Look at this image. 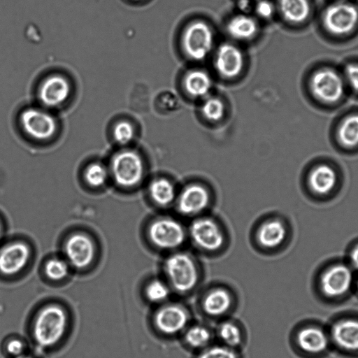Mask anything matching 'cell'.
Listing matches in <instances>:
<instances>
[{"instance_id":"obj_20","label":"cell","mask_w":358,"mask_h":358,"mask_svg":"<svg viewBox=\"0 0 358 358\" xmlns=\"http://www.w3.org/2000/svg\"><path fill=\"white\" fill-rule=\"evenodd\" d=\"M148 193L152 201L160 207L171 205L177 197L173 182L164 177L153 179L149 185Z\"/></svg>"},{"instance_id":"obj_26","label":"cell","mask_w":358,"mask_h":358,"mask_svg":"<svg viewBox=\"0 0 358 358\" xmlns=\"http://www.w3.org/2000/svg\"><path fill=\"white\" fill-rule=\"evenodd\" d=\"M228 33L237 39L252 38L258 31V25L254 18L245 15L232 17L227 24Z\"/></svg>"},{"instance_id":"obj_1","label":"cell","mask_w":358,"mask_h":358,"mask_svg":"<svg viewBox=\"0 0 358 358\" xmlns=\"http://www.w3.org/2000/svg\"><path fill=\"white\" fill-rule=\"evenodd\" d=\"M70 324L69 313L57 301H50L38 308L31 320V336L40 348L53 349L63 341Z\"/></svg>"},{"instance_id":"obj_3","label":"cell","mask_w":358,"mask_h":358,"mask_svg":"<svg viewBox=\"0 0 358 358\" xmlns=\"http://www.w3.org/2000/svg\"><path fill=\"white\" fill-rule=\"evenodd\" d=\"M148 235L150 242L160 250H173L180 247L186 238V231L177 220L159 217L150 224Z\"/></svg>"},{"instance_id":"obj_13","label":"cell","mask_w":358,"mask_h":358,"mask_svg":"<svg viewBox=\"0 0 358 358\" xmlns=\"http://www.w3.org/2000/svg\"><path fill=\"white\" fill-rule=\"evenodd\" d=\"M215 66L223 77L232 78L238 76L244 66L242 51L231 43L221 45L215 54Z\"/></svg>"},{"instance_id":"obj_5","label":"cell","mask_w":358,"mask_h":358,"mask_svg":"<svg viewBox=\"0 0 358 358\" xmlns=\"http://www.w3.org/2000/svg\"><path fill=\"white\" fill-rule=\"evenodd\" d=\"M214 35L210 26L203 21H194L185 29L182 45L185 54L192 59L200 61L212 50Z\"/></svg>"},{"instance_id":"obj_32","label":"cell","mask_w":358,"mask_h":358,"mask_svg":"<svg viewBox=\"0 0 358 358\" xmlns=\"http://www.w3.org/2000/svg\"><path fill=\"white\" fill-rule=\"evenodd\" d=\"M45 271L50 279L57 281L67 276L69 273V266L67 263L62 259H52L47 262Z\"/></svg>"},{"instance_id":"obj_8","label":"cell","mask_w":358,"mask_h":358,"mask_svg":"<svg viewBox=\"0 0 358 358\" xmlns=\"http://www.w3.org/2000/svg\"><path fill=\"white\" fill-rule=\"evenodd\" d=\"M322 22L329 33L343 36L356 27L358 23V10L348 2H336L325 9Z\"/></svg>"},{"instance_id":"obj_16","label":"cell","mask_w":358,"mask_h":358,"mask_svg":"<svg viewBox=\"0 0 358 358\" xmlns=\"http://www.w3.org/2000/svg\"><path fill=\"white\" fill-rule=\"evenodd\" d=\"M352 280L350 269L345 265L336 264L322 275L321 287L323 292L329 296H338L346 293Z\"/></svg>"},{"instance_id":"obj_35","label":"cell","mask_w":358,"mask_h":358,"mask_svg":"<svg viewBox=\"0 0 358 358\" xmlns=\"http://www.w3.org/2000/svg\"><path fill=\"white\" fill-rule=\"evenodd\" d=\"M5 350L9 357L12 358L28 352L25 340L20 337L10 338L6 343Z\"/></svg>"},{"instance_id":"obj_17","label":"cell","mask_w":358,"mask_h":358,"mask_svg":"<svg viewBox=\"0 0 358 358\" xmlns=\"http://www.w3.org/2000/svg\"><path fill=\"white\" fill-rule=\"evenodd\" d=\"M29 256L30 250L24 243L15 242L5 246L0 251V272L7 275L20 272Z\"/></svg>"},{"instance_id":"obj_23","label":"cell","mask_w":358,"mask_h":358,"mask_svg":"<svg viewBox=\"0 0 358 358\" xmlns=\"http://www.w3.org/2000/svg\"><path fill=\"white\" fill-rule=\"evenodd\" d=\"M183 84L190 96L200 98L208 94L212 87V80L207 72L201 69H194L185 75Z\"/></svg>"},{"instance_id":"obj_18","label":"cell","mask_w":358,"mask_h":358,"mask_svg":"<svg viewBox=\"0 0 358 358\" xmlns=\"http://www.w3.org/2000/svg\"><path fill=\"white\" fill-rule=\"evenodd\" d=\"M285 236V227L277 219H270L262 222L256 233L257 243L266 249L279 246L284 241Z\"/></svg>"},{"instance_id":"obj_12","label":"cell","mask_w":358,"mask_h":358,"mask_svg":"<svg viewBox=\"0 0 358 358\" xmlns=\"http://www.w3.org/2000/svg\"><path fill=\"white\" fill-rule=\"evenodd\" d=\"M234 301L231 291L224 287L217 286L209 289L203 294L201 300V308L206 315L217 318L231 311Z\"/></svg>"},{"instance_id":"obj_4","label":"cell","mask_w":358,"mask_h":358,"mask_svg":"<svg viewBox=\"0 0 358 358\" xmlns=\"http://www.w3.org/2000/svg\"><path fill=\"white\" fill-rule=\"evenodd\" d=\"M190 315L182 304L176 302H166L156 309L152 323L160 334L174 336L184 332L189 325Z\"/></svg>"},{"instance_id":"obj_42","label":"cell","mask_w":358,"mask_h":358,"mask_svg":"<svg viewBox=\"0 0 358 358\" xmlns=\"http://www.w3.org/2000/svg\"><path fill=\"white\" fill-rule=\"evenodd\" d=\"M357 287H358V282H357Z\"/></svg>"},{"instance_id":"obj_36","label":"cell","mask_w":358,"mask_h":358,"mask_svg":"<svg viewBox=\"0 0 358 358\" xmlns=\"http://www.w3.org/2000/svg\"><path fill=\"white\" fill-rule=\"evenodd\" d=\"M345 77L349 85L358 92V64L352 63L345 69Z\"/></svg>"},{"instance_id":"obj_2","label":"cell","mask_w":358,"mask_h":358,"mask_svg":"<svg viewBox=\"0 0 358 358\" xmlns=\"http://www.w3.org/2000/svg\"><path fill=\"white\" fill-rule=\"evenodd\" d=\"M166 282L172 291L186 294L193 291L199 281V272L194 258L186 252H173L164 262Z\"/></svg>"},{"instance_id":"obj_28","label":"cell","mask_w":358,"mask_h":358,"mask_svg":"<svg viewBox=\"0 0 358 358\" xmlns=\"http://www.w3.org/2000/svg\"><path fill=\"white\" fill-rule=\"evenodd\" d=\"M171 292L173 291L166 280L154 278L145 285L144 295L148 302L161 305L167 302Z\"/></svg>"},{"instance_id":"obj_27","label":"cell","mask_w":358,"mask_h":358,"mask_svg":"<svg viewBox=\"0 0 358 358\" xmlns=\"http://www.w3.org/2000/svg\"><path fill=\"white\" fill-rule=\"evenodd\" d=\"M216 335L222 344L236 350L243 343V331L233 320H228L220 322L216 329Z\"/></svg>"},{"instance_id":"obj_34","label":"cell","mask_w":358,"mask_h":358,"mask_svg":"<svg viewBox=\"0 0 358 358\" xmlns=\"http://www.w3.org/2000/svg\"><path fill=\"white\" fill-rule=\"evenodd\" d=\"M134 135L132 124L126 120H121L115 124L113 128V136L116 142L120 144L129 143Z\"/></svg>"},{"instance_id":"obj_14","label":"cell","mask_w":358,"mask_h":358,"mask_svg":"<svg viewBox=\"0 0 358 358\" xmlns=\"http://www.w3.org/2000/svg\"><path fill=\"white\" fill-rule=\"evenodd\" d=\"M71 85L66 78L53 74L45 78L38 89V96L42 103L48 106H57L69 97Z\"/></svg>"},{"instance_id":"obj_38","label":"cell","mask_w":358,"mask_h":358,"mask_svg":"<svg viewBox=\"0 0 358 358\" xmlns=\"http://www.w3.org/2000/svg\"><path fill=\"white\" fill-rule=\"evenodd\" d=\"M350 258L353 266L358 269V245L353 249Z\"/></svg>"},{"instance_id":"obj_15","label":"cell","mask_w":358,"mask_h":358,"mask_svg":"<svg viewBox=\"0 0 358 358\" xmlns=\"http://www.w3.org/2000/svg\"><path fill=\"white\" fill-rule=\"evenodd\" d=\"M65 253L69 262L74 267L85 268L93 259L94 244L87 236L83 234H75L66 241Z\"/></svg>"},{"instance_id":"obj_37","label":"cell","mask_w":358,"mask_h":358,"mask_svg":"<svg viewBox=\"0 0 358 358\" xmlns=\"http://www.w3.org/2000/svg\"><path fill=\"white\" fill-rule=\"evenodd\" d=\"M256 11L259 16L268 18L272 16L274 12V7L269 1L262 0L257 4Z\"/></svg>"},{"instance_id":"obj_9","label":"cell","mask_w":358,"mask_h":358,"mask_svg":"<svg viewBox=\"0 0 358 358\" xmlns=\"http://www.w3.org/2000/svg\"><path fill=\"white\" fill-rule=\"evenodd\" d=\"M189 236L197 248L206 252L220 250L224 242L220 226L208 217H197L191 223Z\"/></svg>"},{"instance_id":"obj_29","label":"cell","mask_w":358,"mask_h":358,"mask_svg":"<svg viewBox=\"0 0 358 358\" xmlns=\"http://www.w3.org/2000/svg\"><path fill=\"white\" fill-rule=\"evenodd\" d=\"M338 137L345 147L352 148L358 145V113L348 115L342 121Z\"/></svg>"},{"instance_id":"obj_31","label":"cell","mask_w":358,"mask_h":358,"mask_svg":"<svg viewBox=\"0 0 358 358\" xmlns=\"http://www.w3.org/2000/svg\"><path fill=\"white\" fill-rule=\"evenodd\" d=\"M201 111L207 120L213 122L218 121L224 114V105L220 99L210 97L203 102Z\"/></svg>"},{"instance_id":"obj_6","label":"cell","mask_w":358,"mask_h":358,"mask_svg":"<svg viewBox=\"0 0 358 358\" xmlns=\"http://www.w3.org/2000/svg\"><path fill=\"white\" fill-rule=\"evenodd\" d=\"M112 172L116 182L124 187L138 184L144 174L141 157L133 150L117 152L112 160Z\"/></svg>"},{"instance_id":"obj_7","label":"cell","mask_w":358,"mask_h":358,"mask_svg":"<svg viewBox=\"0 0 358 358\" xmlns=\"http://www.w3.org/2000/svg\"><path fill=\"white\" fill-rule=\"evenodd\" d=\"M310 87L313 96L325 103L338 102L343 97L345 91L343 78L329 68L315 71L310 78Z\"/></svg>"},{"instance_id":"obj_22","label":"cell","mask_w":358,"mask_h":358,"mask_svg":"<svg viewBox=\"0 0 358 358\" xmlns=\"http://www.w3.org/2000/svg\"><path fill=\"white\" fill-rule=\"evenodd\" d=\"M297 343L302 350L308 352L317 353L327 348L328 338L322 329L307 327L298 334Z\"/></svg>"},{"instance_id":"obj_21","label":"cell","mask_w":358,"mask_h":358,"mask_svg":"<svg viewBox=\"0 0 358 358\" xmlns=\"http://www.w3.org/2000/svg\"><path fill=\"white\" fill-rule=\"evenodd\" d=\"M312 190L319 194L331 191L336 182L334 170L327 164H321L313 169L308 178Z\"/></svg>"},{"instance_id":"obj_24","label":"cell","mask_w":358,"mask_h":358,"mask_svg":"<svg viewBox=\"0 0 358 358\" xmlns=\"http://www.w3.org/2000/svg\"><path fill=\"white\" fill-rule=\"evenodd\" d=\"M283 18L291 23L299 24L309 16L310 6L308 0H278Z\"/></svg>"},{"instance_id":"obj_11","label":"cell","mask_w":358,"mask_h":358,"mask_svg":"<svg viewBox=\"0 0 358 358\" xmlns=\"http://www.w3.org/2000/svg\"><path fill=\"white\" fill-rule=\"evenodd\" d=\"M176 200L180 213L193 216L206 209L210 201V194L204 185L191 183L181 190Z\"/></svg>"},{"instance_id":"obj_25","label":"cell","mask_w":358,"mask_h":358,"mask_svg":"<svg viewBox=\"0 0 358 358\" xmlns=\"http://www.w3.org/2000/svg\"><path fill=\"white\" fill-rule=\"evenodd\" d=\"M213 338L210 329L201 324L189 325L183 332L185 343L189 348L199 351L211 345Z\"/></svg>"},{"instance_id":"obj_40","label":"cell","mask_w":358,"mask_h":358,"mask_svg":"<svg viewBox=\"0 0 358 358\" xmlns=\"http://www.w3.org/2000/svg\"><path fill=\"white\" fill-rule=\"evenodd\" d=\"M1 229H1V224H0V235H1Z\"/></svg>"},{"instance_id":"obj_41","label":"cell","mask_w":358,"mask_h":358,"mask_svg":"<svg viewBox=\"0 0 358 358\" xmlns=\"http://www.w3.org/2000/svg\"><path fill=\"white\" fill-rule=\"evenodd\" d=\"M130 1H141V0H130Z\"/></svg>"},{"instance_id":"obj_39","label":"cell","mask_w":358,"mask_h":358,"mask_svg":"<svg viewBox=\"0 0 358 358\" xmlns=\"http://www.w3.org/2000/svg\"><path fill=\"white\" fill-rule=\"evenodd\" d=\"M15 358H36V357L35 356H34V355H31V354L27 352V353L22 355H20L19 357H17Z\"/></svg>"},{"instance_id":"obj_10","label":"cell","mask_w":358,"mask_h":358,"mask_svg":"<svg viewBox=\"0 0 358 358\" xmlns=\"http://www.w3.org/2000/svg\"><path fill=\"white\" fill-rule=\"evenodd\" d=\"M20 122L25 133L37 140L50 138L57 128L56 121L50 113L34 108L22 113Z\"/></svg>"},{"instance_id":"obj_33","label":"cell","mask_w":358,"mask_h":358,"mask_svg":"<svg viewBox=\"0 0 358 358\" xmlns=\"http://www.w3.org/2000/svg\"><path fill=\"white\" fill-rule=\"evenodd\" d=\"M85 177L90 185L99 187L105 182L107 178V171L102 164L92 163L86 169Z\"/></svg>"},{"instance_id":"obj_19","label":"cell","mask_w":358,"mask_h":358,"mask_svg":"<svg viewBox=\"0 0 358 358\" xmlns=\"http://www.w3.org/2000/svg\"><path fill=\"white\" fill-rule=\"evenodd\" d=\"M332 338L343 349L358 350V321L345 320L337 322L332 329Z\"/></svg>"},{"instance_id":"obj_30","label":"cell","mask_w":358,"mask_h":358,"mask_svg":"<svg viewBox=\"0 0 358 358\" xmlns=\"http://www.w3.org/2000/svg\"><path fill=\"white\" fill-rule=\"evenodd\" d=\"M197 358H240V356L236 349L220 343L210 345L199 351Z\"/></svg>"}]
</instances>
